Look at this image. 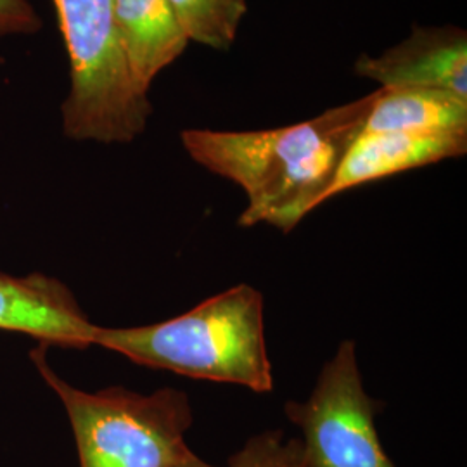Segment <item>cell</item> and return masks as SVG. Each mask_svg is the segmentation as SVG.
<instances>
[{
  "label": "cell",
  "mask_w": 467,
  "mask_h": 467,
  "mask_svg": "<svg viewBox=\"0 0 467 467\" xmlns=\"http://www.w3.org/2000/svg\"><path fill=\"white\" fill-rule=\"evenodd\" d=\"M378 90L312 119L268 130L187 129V154L202 168L243 189L248 206L241 227L270 225L283 234L324 204L351 142L364 129Z\"/></svg>",
  "instance_id": "obj_1"
},
{
  "label": "cell",
  "mask_w": 467,
  "mask_h": 467,
  "mask_svg": "<svg viewBox=\"0 0 467 467\" xmlns=\"http://www.w3.org/2000/svg\"><path fill=\"white\" fill-rule=\"evenodd\" d=\"M94 347L137 366L179 376L235 384L254 393L274 389L265 339V300L250 284H237L182 316L139 327H98Z\"/></svg>",
  "instance_id": "obj_2"
},
{
  "label": "cell",
  "mask_w": 467,
  "mask_h": 467,
  "mask_svg": "<svg viewBox=\"0 0 467 467\" xmlns=\"http://www.w3.org/2000/svg\"><path fill=\"white\" fill-rule=\"evenodd\" d=\"M47 345L32 351L46 383L67 409L80 467H181L196 453L185 436L194 424L187 393L161 388L142 395L111 386L84 391L47 364Z\"/></svg>",
  "instance_id": "obj_3"
},
{
  "label": "cell",
  "mask_w": 467,
  "mask_h": 467,
  "mask_svg": "<svg viewBox=\"0 0 467 467\" xmlns=\"http://www.w3.org/2000/svg\"><path fill=\"white\" fill-rule=\"evenodd\" d=\"M69 61L63 130L73 140L129 144L152 104L134 87L118 40L113 0H52Z\"/></svg>",
  "instance_id": "obj_4"
},
{
  "label": "cell",
  "mask_w": 467,
  "mask_h": 467,
  "mask_svg": "<svg viewBox=\"0 0 467 467\" xmlns=\"http://www.w3.org/2000/svg\"><path fill=\"white\" fill-rule=\"evenodd\" d=\"M381 409L364 386L355 341H341L308 399L284 405L300 430L303 467H397L378 431Z\"/></svg>",
  "instance_id": "obj_5"
},
{
  "label": "cell",
  "mask_w": 467,
  "mask_h": 467,
  "mask_svg": "<svg viewBox=\"0 0 467 467\" xmlns=\"http://www.w3.org/2000/svg\"><path fill=\"white\" fill-rule=\"evenodd\" d=\"M355 71L381 88H433L467 99L466 30L453 25L414 26L381 56L362 54Z\"/></svg>",
  "instance_id": "obj_6"
},
{
  "label": "cell",
  "mask_w": 467,
  "mask_h": 467,
  "mask_svg": "<svg viewBox=\"0 0 467 467\" xmlns=\"http://www.w3.org/2000/svg\"><path fill=\"white\" fill-rule=\"evenodd\" d=\"M96 324L65 284L42 274H0V329L36 337L67 350L94 347Z\"/></svg>",
  "instance_id": "obj_7"
},
{
  "label": "cell",
  "mask_w": 467,
  "mask_h": 467,
  "mask_svg": "<svg viewBox=\"0 0 467 467\" xmlns=\"http://www.w3.org/2000/svg\"><path fill=\"white\" fill-rule=\"evenodd\" d=\"M466 150L467 135L360 132L345 152L324 202L401 171L461 158Z\"/></svg>",
  "instance_id": "obj_8"
},
{
  "label": "cell",
  "mask_w": 467,
  "mask_h": 467,
  "mask_svg": "<svg viewBox=\"0 0 467 467\" xmlns=\"http://www.w3.org/2000/svg\"><path fill=\"white\" fill-rule=\"evenodd\" d=\"M118 40L134 87L150 94L156 77L191 44L168 0H113Z\"/></svg>",
  "instance_id": "obj_9"
},
{
  "label": "cell",
  "mask_w": 467,
  "mask_h": 467,
  "mask_svg": "<svg viewBox=\"0 0 467 467\" xmlns=\"http://www.w3.org/2000/svg\"><path fill=\"white\" fill-rule=\"evenodd\" d=\"M362 132L467 135V99L433 88H379Z\"/></svg>",
  "instance_id": "obj_10"
},
{
  "label": "cell",
  "mask_w": 467,
  "mask_h": 467,
  "mask_svg": "<svg viewBox=\"0 0 467 467\" xmlns=\"http://www.w3.org/2000/svg\"><path fill=\"white\" fill-rule=\"evenodd\" d=\"M189 42L231 49L246 16V0H168Z\"/></svg>",
  "instance_id": "obj_11"
},
{
  "label": "cell",
  "mask_w": 467,
  "mask_h": 467,
  "mask_svg": "<svg viewBox=\"0 0 467 467\" xmlns=\"http://www.w3.org/2000/svg\"><path fill=\"white\" fill-rule=\"evenodd\" d=\"M181 467H218L198 455ZM225 467H303L300 438H289L281 430L253 434L248 441L229 457Z\"/></svg>",
  "instance_id": "obj_12"
},
{
  "label": "cell",
  "mask_w": 467,
  "mask_h": 467,
  "mask_svg": "<svg viewBox=\"0 0 467 467\" xmlns=\"http://www.w3.org/2000/svg\"><path fill=\"white\" fill-rule=\"evenodd\" d=\"M42 21L28 0H0V38L36 34Z\"/></svg>",
  "instance_id": "obj_13"
}]
</instances>
